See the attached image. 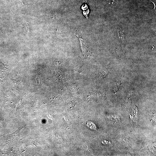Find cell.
Here are the masks:
<instances>
[{"mask_svg":"<svg viewBox=\"0 0 156 156\" xmlns=\"http://www.w3.org/2000/svg\"><path fill=\"white\" fill-rule=\"evenodd\" d=\"M87 127L91 130H96V127L95 125L93 122L89 121L88 122L86 125Z\"/></svg>","mask_w":156,"mask_h":156,"instance_id":"6da1fadb","label":"cell"}]
</instances>
